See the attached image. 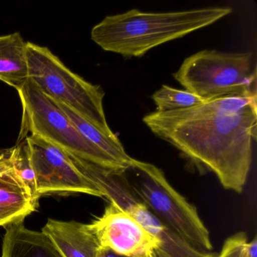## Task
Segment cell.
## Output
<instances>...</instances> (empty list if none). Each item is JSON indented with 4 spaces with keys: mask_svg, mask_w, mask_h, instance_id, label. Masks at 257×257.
<instances>
[{
    "mask_svg": "<svg viewBox=\"0 0 257 257\" xmlns=\"http://www.w3.org/2000/svg\"><path fill=\"white\" fill-rule=\"evenodd\" d=\"M42 232L64 257H98L100 246L89 224L49 219Z\"/></svg>",
    "mask_w": 257,
    "mask_h": 257,
    "instance_id": "cell-10",
    "label": "cell"
},
{
    "mask_svg": "<svg viewBox=\"0 0 257 257\" xmlns=\"http://www.w3.org/2000/svg\"><path fill=\"white\" fill-rule=\"evenodd\" d=\"M68 155L78 170L98 188L103 198L131 215L159 241L154 257L217 256L218 252H204L191 246L161 220L134 191L122 170L103 168Z\"/></svg>",
    "mask_w": 257,
    "mask_h": 257,
    "instance_id": "cell-6",
    "label": "cell"
},
{
    "mask_svg": "<svg viewBox=\"0 0 257 257\" xmlns=\"http://www.w3.org/2000/svg\"><path fill=\"white\" fill-rule=\"evenodd\" d=\"M143 121L195 168L213 173L224 189L243 192L256 139L257 97H223L186 109L156 111Z\"/></svg>",
    "mask_w": 257,
    "mask_h": 257,
    "instance_id": "cell-1",
    "label": "cell"
},
{
    "mask_svg": "<svg viewBox=\"0 0 257 257\" xmlns=\"http://www.w3.org/2000/svg\"><path fill=\"white\" fill-rule=\"evenodd\" d=\"M216 257H223V252L221 250L220 252H218V255Z\"/></svg>",
    "mask_w": 257,
    "mask_h": 257,
    "instance_id": "cell-21",
    "label": "cell"
},
{
    "mask_svg": "<svg viewBox=\"0 0 257 257\" xmlns=\"http://www.w3.org/2000/svg\"><path fill=\"white\" fill-rule=\"evenodd\" d=\"M18 92L23 111L18 143L31 133L91 163L109 169H124L113 158L85 139L56 102L45 95L31 79Z\"/></svg>",
    "mask_w": 257,
    "mask_h": 257,
    "instance_id": "cell-7",
    "label": "cell"
},
{
    "mask_svg": "<svg viewBox=\"0 0 257 257\" xmlns=\"http://www.w3.org/2000/svg\"><path fill=\"white\" fill-rule=\"evenodd\" d=\"M98 257H130L126 256V255H118L115 253L113 251L109 250L106 249H100V252H99Z\"/></svg>",
    "mask_w": 257,
    "mask_h": 257,
    "instance_id": "cell-20",
    "label": "cell"
},
{
    "mask_svg": "<svg viewBox=\"0 0 257 257\" xmlns=\"http://www.w3.org/2000/svg\"><path fill=\"white\" fill-rule=\"evenodd\" d=\"M28 74L47 97L63 103L106 135L109 128L103 109L105 92L67 68L48 48L27 43Z\"/></svg>",
    "mask_w": 257,
    "mask_h": 257,
    "instance_id": "cell-5",
    "label": "cell"
},
{
    "mask_svg": "<svg viewBox=\"0 0 257 257\" xmlns=\"http://www.w3.org/2000/svg\"><path fill=\"white\" fill-rule=\"evenodd\" d=\"M56 103L85 139L113 158L124 168V169L131 165L134 159L127 154L121 141L116 135L110 136L105 135L89 121L67 107L66 105L58 102Z\"/></svg>",
    "mask_w": 257,
    "mask_h": 257,
    "instance_id": "cell-14",
    "label": "cell"
},
{
    "mask_svg": "<svg viewBox=\"0 0 257 257\" xmlns=\"http://www.w3.org/2000/svg\"><path fill=\"white\" fill-rule=\"evenodd\" d=\"M228 7L146 13L132 10L107 16L91 30V40L106 52L139 58L161 45L182 38L229 16Z\"/></svg>",
    "mask_w": 257,
    "mask_h": 257,
    "instance_id": "cell-2",
    "label": "cell"
},
{
    "mask_svg": "<svg viewBox=\"0 0 257 257\" xmlns=\"http://www.w3.org/2000/svg\"><path fill=\"white\" fill-rule=\"evenodd\" d=\"M28 79L26 42L19 32L0 36V80L18 91Z\"/></svg>",
    "mask_w": 257,
    "mask_h": 257,
    "instance_id": "cell-12",
    "label": "cell"
},
{
    "mask_svg": "<svg viewBox=\"0 0 257 257\" xmlns=\"http://www.w3.org/2000/svg\"><path fill=\"white\" fill-rule=\"evenodd\" d=\"M13 147L10 149H0V175L13 171Z\"/></svg>",
    "mask_w": 257,
    "mask_h": 257,
    "instance_id": "cell-18",
    "label": "cell"
},
{
    "mask_svg": "<svg viewBox=\"0 0 257 257\" xmlns=\"http://www.w3.org/2000/svg\"><path fill=\"white\" fill-rule=\"evenodd\" d=\"M247 237L244 232H237L230 236L222 245L221 250L223 257H240L247 243Z\"/></svg>",
    "mask_w": 257,
    "mask_h": 257,
    "instance_id": "cell-17",
    "label": "cell"
},
{
    "mask_svg": "<svg viewBox=\"0 0 257 257\" xmlns=\"http://www.w3.org/2000/svg\"><path fill=\"white\" fill-rule=\"evenodd\" d=\"M159 112L186 109L201 104L206 100L188 91L164 85L152 96Z\"/></svg>",
    "mask_w": 257,
    "mask_h": 257,
    "instance_id": "cell-16",
    "label": "cell"
},
{
    "mask_svg": "<svg viewBox=\"0 0 257 257\" xmlns=\"http://www.w3.org/2000/svg\"><path fill=\"white\" fill-rule=\"evenodd\" d=\"M100 249L130 257H154L159 243L133 217L109 203L103 215L89 224Z\"/></svg>",
    "mask_w": 257,
    "mask_h": 257,
    "instance_id": "cell-9",
    "label": "cell"
},
{
    "mask_svg": "<svg viewBox=\"0 0 257 257\" xmlns=\"http://www.w3.org/2000/svg\"><path fill=\"white\" fill-rule=\"evenodd\" d=\"M174 79L203 100L253 97L256 94V67L253 53L201 51L183 61Z\"/></svg>",
    "mask_w": 257,
    "mask_h": 257,
    "instance_id": "cell-3",
    "label": "cell"
},
{
    "mask_svg": "<svg viewBox=\"0 0 257 257\" xmlns=\"http://www.w3.org/2000/svg\"><path fill=\"white\" fill-rule=\"evenodd\" d=\"M246 257H257V238L255 236L251 241L247 242Z\"/></svg>",
    "mask_w": 257,
    "mask_h": 257,
    "instance_id": "cell-19",
    "label": "cell"
},
{
    "mask_svg": "<svg viewBox=\"0 0 257 257\" xmlns=\"http://www.w3.org/2000/svg\"><path fill=\"white\" fill-rule=\"evenodd\" d=\"M37 207L13 172L0 175V226L25 220Z\"/></svg>",
    "mask_w": 257,
    "mask_h": 257,
    "instance_id": "cell-13",
    "label": "cell"
},
{
    "mask_svg": "<svg viewBox=\"0 0 257 257\" xmlns=\"http://www.w3.org/2000/svg\"><path fill=\"white\" fill-rule=\"evenodd\" d=\"M25 139L40 197L52 193H84L103 198L94 183L75 166L67 152L38 135Z\"/></svg>",
    "mask_w": 257,
    "mask_h": 257,
    "instance_id": "cell-8",
    "label": "cell"
},
{
    "mask_svg": "<svg viewBox=\"0 0 257 257\" xmlns=\"http://www.w3.org/2000/svg\"><path fill=\"white\" fill-rule=\"evenodd\" d=\"M122 171L134 191L161 220L191 246L212 252L210 232L196 207L171 186L162 170L134 159Z\"/></svg>",
    "mask_w": 257,
    "mask_h": 257,
    "instance_id": "cell-4",
    "label": "cell"
},
{
    "mask_svg": "<svg viewBox=\"0 0 257 257\" xmlns=\"http://www.w3.org/2000/svg\"><path fill=\"white\" fill-rule=\"evenodd\" d=\"M13 174L24 189L36 203L39 204L40 196L37 192L35 174L31 163L29 147L26 139L17 143L13 147Z\"/></svg>",
    "mask_w": 257,
    "mask_h": 257,
    "instance_id": "cell-15",
    "label": "cell"
},
{
    "mask_svg": "<svg viewBox=\"0 0 257 257\" xmlns=\"http://www.w3.org/2000/svg\"><path fill=\"white\" fill-rule=\"evenodd\" d=\"M1 257H64L47 235L25 227L24 221L6 226Z\"/></svg>",
    "mask_w": 257,
    "mask_h": 257,
    "instance_id": "cell-11",
    "label": "cell"
}]
</instances>
